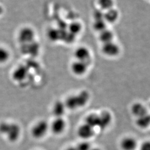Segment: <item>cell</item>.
Wrapping results in <instances>:
<instances>
[{
	"label": "cell",
	"mask_w": 150,
	"mask_h": 150,
	"mask_svg": "<svg viewBox=\"0 0 150 150\" xmlns=\"http://www.w3.org/2000/svg\"><path fill=\"white\" fill-rule=\"evenodd\" d=\"M90 98V95L88 92L83 90L77 95L69 97L64 102V104L66 108L74 110L85 106L89 101Z\"/></svg>",
	"instance_id": "6da1fadb"
},
{
	"label": "cell",
	"mask_w": 150,
	"mask_h": 150,
	"mask_svg": "<svg viewBox=\"0 0 150 150\" xmlns=\"http://www.w3.org/2000/svg\"><path fill=\"white\" fill-rule=\"evenodd\" d=\"M20 128L16 123L3 122L0 123V133L6 136L10 142H15L20 135Z\"/></svg>",
	"instance_id": "7a4b0ae2"
},
{
	"label": "cell",
	"mask_w": 150,
	"mask_h": 150,
	"mask_svg": "<svg viewBox=\"0 0 150 150\" xmlns=\"http://www.w3.org/2000/svg\"><path fill=\"white\" fill-rule=\"evenodd\" d=\"M36 33L32 27L25 26L21 28L17 33L18 42L23 45L31 43L35 41Z\"/></svg>",
	"instance_id": "3957f363"
},
{
	"label": "cell",
	"mask_w": 150,
	"mask_h": 150,
	"mask_svg": "<svg viewBox=\"0 0 150 150\" xmlns=\"http://www.w3.org/2000/svg\"><path fill=\"white\" fill-rule=\"evenodd\" d=\"M48 129L49 125L47 122L45 120H41L33 126L31 129V134L34 138L40 139L46 135Z\"/></svg>",
	"instance_id": "277c9868"
},
{
	"label": "cell",
	"mask_w": 150,
	"mask_h": 150,
	"mask_svg": "<svg viewBox=\"0 0 150 150\" xmlns=\"http://www.w3.org/2000/svg\"><path fill=\"white\" fill-rule=\"evenodd\" d=\"M103 54L108 57H115L118 55L120 52V48L117 44L111 41L103 44L102 47Z\"/></svg>",
	"instance_id": "5b68a950"
},
{
	"label": "cell",
	"mask_w": 150,
	"mask_h": 150,
	"mask_svg": "<svg viewBox=\"0 0 150 150\" xmlns=\"http://www.w3.org/2000/svg\"><path fill=\"white\" fill-rule=\"evenodd\" d=\"M88 66V64L87 62L75 60L71 65V70L72 73L75 75L82 76L84 75L87 72Z\"/></svg>",
	"instance_id": "8992f818"
},
{
	"label": "cell",
	"mask_w": 150,
	"mask_h": 150,
	"mask_svg": "<svg viewBox=\"0 0 150 150\" xmlns=\"http://www.w3.org/2000/svg\"><path fill=\"white\" fill-rule=\"evenodd\" d=\"M76 60L85 62L89 64V61L91 59V54L88 48L81 46L76 48L74 52Z\"/></svg>",
	"instance_id": "52a82bcc"
},
{
	"label": "cell",
	"mask_w": 150,
	"mask_h": 150,
	"mask_svg": "<svg viewBox=\"0 0 150 150\" xmlns=\"http://www.w3.org/2000/svg\"><path fill=\"white\" fill-rule=\"evenodd\" d=\"M77 134L82 139L86 140L92 138L95 134L94 129L85 123L79 127Z\"/></svg>",
	"instance_id": "ba28073f"
},
{
	"label": "cell",
	"mask_w": 150,
	"mask_h": 150,
	"mask_svg": "<svg viewBox=\"0 0 150 150\" xmlns=\"http://www.w3.org/2000/svg\"><path fill=\"white\" fill-rule=\"evenodd\" d=\"M120 146L122 150H136L138 146L137 140L132 137H125L121 140Z\"/></svg>",
	"instance_id": "9c48e42d"
},
{
	"label": "cell",
	"mask_w": 150,
	"mask_h": 150,
	"mask_svg": "<svg viewBox=\"0 0 150 150\" xmlns=\"http://www.w3.org/2000/svg\"><path fill=\"white\" fill-rule=\"evenodd\" d=\"M66 123L62 117H57L52 122L51 126L52 131L54 134H61L66 129Z\"/></svg>",
	"instance_id": "30bf717a"
},
{
	"label": "cell",
	"mask_w": 150,
	"mask_h": 150,
	"mask_svg": "<svg viewBox=\"0 0 150 150\" xmlns=\"http://www.w3.org/2000/svg\"><path fill=\"white\" fill-rule=\"evenodd\" d=\"M99 123L98 127L100 129H105L110 125L112 121V116L108 111H103L98 115Z\"/></svg>",
	"instance_id": "8fae6325"
},
{
	"label": "cell",
	"mask_w": 150,
	"mask_h": 150,
	"mask_svg": "<svg viewBox=\"0 0 150 150\" xmlns=\"http://www.w3.org/2000/svg\"><path fill=\"white\" fill-rule=\"evenodd\" d=\"M119 17L118 11L115 8H111L107 11H104L103 19L107 23H113L118 20Z\"/></svg>",
	"instance_id": "7c38bea8"
},
{
	"label": "cell",
	"mask_w": 150,
	"mask_h": 150,
	"mask_svg": "<svg viewBox=\"0 0 150 150\" xmlns=\"http://www.w3.org/2000/svg\"><path fill=\"white\" fill-rule=\"evenodd\" d=\"M131 112L137 118L147 114L146 107L141 103H134L131 107Z\"/></svg>",
	"instance_id": "4fadbf2b"
},
{
	"label": "cell",
	"mask_w": 150,
	"mask_h": 150,
	"mask_svg": "<svg viewBox=\"0 0 150 150\" xmlns=\"http://www.w3.org/2000/svg\"><path fill=\"white\" fill-rule=\"evenodd\" d=\"M27 70L24 66H20L17 67L13 72L12 77L16 81H21L26 79L27 77Z\"/></svg>",
	"instance_id": "5bb4252c"
},
{
	"label": "cell",
	"mask_w": 150,
	"mask_h": 150,
	"mask_svg": "<svg viewBox=\"0 0 150 150\" xmlns=\"http://www.w3.org/2000/svg\"><path fill=\"white\" fill-rule=\"evenodd\" d=\"M66 107L64 102L60 101H57L54 103L52 108V113L54 116L57 117H62L64 115Z\"/></svg>",
	"instance_id": "9a60e30c"
},
{
	"label": "cell",
	"mask_w": 150,
	"mask_h": 150,
	"mask_svg": "<svg viewBox=\"0 0 150 150\" xmlns=\"http://www.w3.org/2000/svg\"><path fill=\"white\" fill-rule=\"evenodd\" d=\"M136 125L140 129H145L150 126V115L148 113L138 117L136 121Z\"/></svg>",
	"instance_id": "2e32d148"
},
{
	"label": "cell",
	"mask_w": 150,
	"mask_h": 150,
	"mask_svg": "<svg viewBox=\"0 0 150 150\" xmlns=\"http://www.w3.org/2000/svg\"><path fill=\"white\" fill-rule=\"evenodd\" d=\"M99 39L103 44L113 41V33L111 30L106 28L105 30L100 32Z\"/></svg>",
	"instance_id": "e0dca14e"
},
{
	"label": "cell",
	"mask_w": 150,
	"mask_h": 150,
	"mask_svg": "<svg viewBox=\"0 0 150 150\" xmlns=\"http://www.w3.org/2000/svg\"><path fill=\"white\" fill-rule=\"evenodd\" d=\"M99 123V118L98 115L95 113H91L86 117L85 119V123L92 127V128H95L98 126Z\"/></svg>",
	"instance_id": "ac0fdd59"
},
{
	"label": "cell",
	"mask_w": 150,
	"mask_h": 150,
	"mask_svg": "<svg viewBox=\"0 0 150 150\" xmlns=\"http://www.w3.org/2000/svg\"><path fill=\"white\" fill-rule=\"evenodd\" d=\"M10 52L8 49L0 46V64L6 63L10 59Z\"/></svg>",
	"instance_id": "d6986e66"
},
{
	"label": "cell",
	"mask_w": 150,
	"mask_h": 150,
	"mask_svg": "<svg viewBox=\"0 0 150 150\" xmlns=\"http://www.w3.org/2000/svg\"><path fill=\"white\" fill-rule=\"evenodd\" d=\"M97 4L100 10L106 11L113 8L114 2L113 0H98Z\"/></svg>",
	"instance_id": "ffe728a7"
},
{
	"label": "cell",
	"mask_w": 150,
	"mask_h": 150,
	"mask_svg": "<svg viewBox=\"0 0 150 150\" xmlns=\"http://www.w3.org/2000/svg\"><path fill=\"white\" fill-rule=\"evenodd\" d=\"M106 22L103 19L95 20L93 24V28L99 33L106 29Z\"/></svg>",
	"instance_id": "44dd1931"
},
{
	"label": "cell",
	"mask_w": 150,
	"mask_h": 150,
	"mask_svg": "<svg viewBox=\"0 0 150 150\" xmlns=\"http://www.w3.org/2000/svg\"><path fill=\"white\" fill-rule=\"evenodd\" d=\"M82 30V25L78 22H74L69 26V31L71 34L76 35L79 34Z\"/></svg>",
	"instance_id": "7402d4cb"
},
{
	"label": "cell",
	"mask_w": 150,
	"mask_h": 150,
	"mask_svg": "<svg viewBox=\"0 0 150 150\" xmlns=\"http://www.w3.org/2000/svg\"><path fill=\"white\" fill-rule=\"evenodd\" d=\"M76 148L77 150H91L92 147L88 142L84 141L79 143Z\"/></svg>",
	"instance_id": "603a6c76"
},
{
	"label": "cell",
	"mask_w": 150,
	"mask_h": 150,
	"mask_svg": "<svg viewBox=\"0 0 150 150\" xmlns=\"http://www.w3.org/2000/svg\"><path fill=\"white\" fill-rule=\"evenodd\" d=\"M103 16H104V11H102L100 9L96 10L93 12V17L95 20H102L103 19Z\"/></svg>",
	"instance_id": "cb8c5ba5"
},
{
	"label": "cell",
	"mask_w": 150,
	"mask_h": 150,
	"mask_svg": "<svg viewBox=\"0 0 150 150\" xmlns=\"http://www.w3.org/2000/svg\"><path fill=\"white\" fill-rule=\"evenodd\" d=\"M139 150H150V141L144 142L140 146Z\"/></svg>",
	"instance_id": "d4e9b609"
},
{
	"label": "cell",
	"mask_w": 150,
	"mask_h": 150,
	"mask_svg": "<svg viewBox=\"0 0 150 150\" xmlns=\"http://www.w3.org/2000/svg\"><path fill=\"white\" fill-rule=\"evenodd\" d=\"M65 150H77L76 147H70L67 149H66Z\"/></svg>",
	"instance_id": "484cf974"
},
{
	"label": "cell",
	"mask_w": 150,
	"mask_h": 150,
	"mask_svg": "<svg viewBox=\"0 0 150 150\" xmlns=\"http://www.w3.org/2000/svg\"><path fill=\"white\" fill-rule=\"evenodd\" d=\"M91 150H101L100 148L98 147H92Z\"/></svg>",
	"instance_id": "4316f807"
},
{
	"label": "cell",
	"mask_w": 150,
	"mask_h": 150,
	"mask_svg": "<svg viewBox=\"0 0 150 150\" xmlns=\"http://www.w3.org/2000/svg\"></svg>",
	"instance_id": "83f0119b"
}]
</instances>
